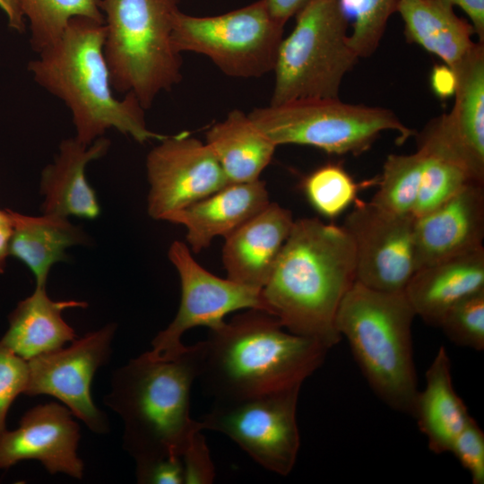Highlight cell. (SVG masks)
Segmentation results:
<instances>
[{
    "mask_svg": "<svg viewBox=\"0 0 484 484\" xmlns=\"http://www.w3.org/2000/svg\"><path fill=\"white\" fill-rule=\"evenodd\" d=\"M355 281L354 246L345 229L318 218L295 220L262 289L264 311L290 333L331 349L341 340L335 318Z\"/></svg>",
    "mask_w": 484,
    "mask_h": 484,
    "instance_id": "obj_1",
    "label": "cell"
},
{
    "mask_svg": "<svg viewBox=\"0 0 484 484\" xmlns=\"http://www.w3.org/2000/svg\"><path fill=\"white\" fill-rule=\"evenodd\" d=\"M201 345L198 379L214 402L301 385L322 366L329 350L317 340L290 333L260 309H248L210 329Z\"/></svg>",
    "mask_w": 484,
    "mask_h": 484,
    "instance_id": "obj_2",
    "label": "cell"
},
{
    "mask_svg": "<svg viewBox=\"0 0 484 484\" xmlns=\"http://www.w3.org/2000/svg\"><path fill=\"white\" fill-rule=\"evenodd\" d=\"M105 38V22L73 17L61 38L29 63L28 70L38 84L69 108L75 138L82 143H92L110 128L139 143L161 141L167 135L147 127L144 108L134 95L114 96Z\"/></svg>",
    "mask_w": 484,
    "mask_h": 484,
    "instance_id": "obj_3",
    "label": "cell"
},
{
    "mask_svg": "<svg viewBox=\"0 0 484 484\" xmlns=\"http://www.w3.org/2000/svg\"><path fill=\"white\" fill-rule=\"evenodd\" d=\"M201 365L200 341L168 360L143 353L114 372L104 402L123 419L124 447L135 462L181 457L203 429L190 416V392Z\"/></svg>",
    "mask_w": 484,
    "mask_h": 484,
    "instance_id": "obj_4",
    "label": "cell"
},
{
    "mask_svg": "<svg viewBox=\"0 0 484 484\" xmlns=\"http://www.w3.org/2000/svg\"><path fill=\"white\" fill-rule=\"evenodd\" d=\"M415 316L404 291H380L355 281L335 318L336 330L374 393L411 416L419 393L411 337Z\"/></svg>",
    "mask_w": 484,
    "mask_h": 484,
    "instance_id": "obj_5",
    "label": "cell"
},
{
    "mask_svg": "<svg viewBox=\"0 0 484 484\" xmlns=\"http://www.w3.org/2000/svg\"><path fill=\"white\" fill-rule=\"evenodd\" d=\"M104 55L114 90L132 93L149 108L181 78V56L172 41L178 0H101Z\"/></svg>",
    "mask_w": 484,
    "mask_h": 484,
    "instance_id": "obj_6",
    "label": "cell"
},
{
    "mask_svg": "<svg viewBox=\"0 0 484 484\" xmlns=\"http://www.w3.org/2000/svg\"><path fill=\"white\" fill-rule=\"evenodd\" d=\"M295 16L293 30L279 48L270 105L339 98L341 82L359 58L339 1L311 0Z\"/></svg>",
    "mask_w": 484,
    "mask_h": 484,
    "instance_id": "obj_7",
    "label": "cell"
},
{
    "mask_svg": "<svg viewBox=\"0 0 484 484\" xmlns=\"http://www.w3.org/2000/svg\"><path fill=\"white\" fill-rule=\"evenodd\" d=\"M248 116L276 146L308 145L337 155H359L385 131L396 132L400 143L414 134L390 109L339 98L294 99L256 108Z\"/></svg>",
    "mask_w": 484,
    "mask_h": 484,
    "instance_id": "obj_8",
    "label": "cell"
},
{
    "mask_svg": "<svg viewBox=\"0 0 484 484\" xmlns=\"http://www.w3.org/2000/svg\"><path fill=\"white\" fill-rule=\"evenodd\" d=\"M283 28L266 1L258 0L216 16H193L178 10L173 17L172 41L179 53L204 55L229 76L260 77L274 69Z\"/></svg>",
    "mask_w": 484,
    "mask_h": 484,
    "instance_id": "obj_9",
    "label": "cell"
},
{
    "mask_svg": "<svg viewBox=\"0 0 484 484\" xmlns=\"http://www.w3.org/2000/svg\"><path fill=\"white\" fill-rule=\"evenodd\" d=\"M300 388L214 402L201 420L203 428L226 435L262 467L287 476L300 446L296 416Z\"/></svg>",
    "mask_w": 484,
    "mask_h": 484,
    "instance_id": "obj_10",
    "label": "cell"
},
{
    "mask_svg": "<svg viewBox=\"0 0 484 484\" xmlns=\"http://www.w3.org/2000/svg\"><path fill=\"white\" fill-rule=\"evenodd\" d=\"M168 256L180 278L181 300L173 321L155 336L151 341L152 349L145 352L149 358L157 360L176 358L186 348L181 337L186 331L196 326L215 329L231 312L240 309L264 311L262 290L211 273L193 257L186 243L174 241Z\"/></svg>",
    "mask_w": 484,
    "mask_h": 484,
    "instance_id": "obj_11",
    "label": "cell"
},
{
    "mask_svg": "<svg viewBox=\"0 0 484 484\" xmlns=\"http://www.w3.org/2000/svg\"><path fill=\"white\" fill-rule=\"evenodd\" d=\"M116 328L115 324H108L76 338L67 348L29 359V379L24 394L53 396L65 403L91 431L108 432V421L95 406L91 388L96 371L109 359Z\"/></svg>",
    "mask_w": 484,
    "mask_h": 484,
    "instance_id": "obj_12",
    "label": "cell"
},
{
    "mask_svg": "<svg viewBox=\"0 0 484 484\" xmlns=\"http://www.w3.org/2000/svg\"><path fill=\"white\" fill-rule=\"evenodd\" d=\"M414 220L356 200L342 225L354 246L356 281L376 290L404 291L417 270Z\"/></svg>",
    "mask_w": 484,
    "mask_h": 484,
    "instance_id": "obj_13",
    "label": "cell"
},
{
    "mask_svg": "<svg viewBox=\"0 0 484 484\" xmlns=\"http://www.w3.org/2000/svg\"><path fill=\"white\" fill-rule=\"evenodd\" d=\"M146 172L147 212L157 220L229 185L211 148L187 132L160 141L147 155Z\"/></svg>",
    "mask_w": 484,
    "mask_h": 484,
    "instance_id": "obj_14",
    "label": "cell"
},
{
    "mask_svg": "<svg viewBox=\"0 0 484 484\" xmlns=\"http://www.w3.org/2000/svg\"><path fill=\"white\" fill-rule=\"evenodd\" d=\"M72 411L57 402L37 405L19 427L0 436V468L23 460H37L51 474L82 479L84 465L77 455L80 428Z\"/></svg>",
    "mask_w": 484,
    "mask_h": 484,
    "instance_id": "obj_15",
    "label": "cell"
},
{
    "mask_svg": "<svg viewBox=\"0 0 484 484\" xmlns=\"http://www.w3.org/2000/svg\"><path fill=\"white\" fill-rule=\"evenodd\" d=\"M416 271L483 246L484 184L470 183L413 227Z\"/></svg>",
    "mask_w": 484,
    "mask_h": 484,
    "instance_id": "obj_16",
    "label": "cell"
},
{
    "mask_svg": "<svg viewBox=\"0 0 484 484\" xmlns=\"http://www.w3.org/2000/svg\"><path fill=\"white\" fill-rule=\"evenodd\" d=\"M295 220L271 203L225 238L222 262L227 278L262 290L269 281Z\"/></svg>",
    "mask_w": 484,
    "mask_h": 484,
    "instance_id": "obj_17",
    "label": "cell"
},
{
    "mask_svg": "<svg viewBox=\"0 0 484 484\" xmlns=\"http://www.w3.org/2000/svg\"><path fill=\"white\" fill-rule=\"evenodd\" d=\"M110 143L104 136L89 145L75 137L61 142L54 162L46 166L41 173L39 192L43 195L41 211L44 214L89 220L99 217L100 206L86 179L85 168L91 161L105 156Z\"/></svg>",
    "mask_w": 484,
    "mask_h": 484,
    "instance_id": "obj_18",
    "label": "cell"
},
{
    "mask_svg": "<svg viewBox=\"0 0 484 484\" xmlns=\"http://www.w3.org/2000/svg\"><path fill=\"white\" fill-rule=\"evenodd\" d=\"M269 203L264 181L234 183L171 213L164 220L186 227L187 246L197 254L215 238L229 236Z\"/></svg>",
    "mask_w": 484,
    "mask_h": 484,
    "instance_id": "obj_19",
    "label": "cell"
},
{
    "mask_svg": "<svg viewBox=\"0 0 484 484\" xmlns=\"http://www.w3.org/2000/svg\"><path fill=\"white\" fill-rule=\"evenodd\" d=\"M484 289V247L419 269L404 289L416 316L438 326L463 298Z\"/></svg>",
    "mask_w": 484,
    "mask_h": 484,
    "instance_id": "obj_20",
    "label": "cell"
},
{
    "mask_svg": "<svg viewBox=\"0 0 484 484\" xmlns=\"http://www.w3.org/2000/svg\"><path fill=\"white\" fill-rule=\"evenodd\" d=\"M87 306L79 300H53L46 288L36 287L10 314L9 327L0 341L26 360L58 350L76 339L63 312Z\"/></svg>",
    "mask_w": 484,
    "mask_h": 484,
    "instance_id": "obj_21",
    "label": "cell"
},
{
    "mask_svg": "<svg viewBox=\"0 0 484 484\" xmlns=\"http://www.w3.org/2000/svg\"><path fill=\"white\" fill-rule=\"evenodd\" d=\"M6 211L11 225L10 255L30 270L36 287L46 288L51 267L67 261L68 247L90 243L85 231L68 218L44 213L29 216Z\"/></svg>",
    "mask_w": 484,
    "mask_h": 484,
    "instance_id": "obj_22",
    "label": "cell"
},
{
    "mask_svg": "<svg viewBox=\"0 0 484 484\" xmlns=\"http://www.w3.org/2000/svg\"><path fill=\"white\" fill-rule=\"evenodd\" d=\"M397 13L407 39L438 56L454 70L475 48V30L446 0H399Z\"/></svg>",
    "mask_w": 484,
    "mask_h": 484,
    "instance_id": "obj_23",
    "label": "cell"
},
{
    "mask_svg": "<svg viewBox=\"0 0 484 484\" xmlns=\"http://www.w3.org/2000/svg\"><path fill=\"white\" fill-rule=\"evenodd\" d=\"M413 417L435 454L451 451L457 436L471 418L452 381L451 361L441 346L426 372V387L419 392Z\"/></svg>",
    "mask_w": 484,
    "mask_h": 484,
    "instance_id": "obj_24",
    "label": "cell"
},
{
    "mask_svg": "<svg viewBox=\"0 0 484 484\" xmlns=\"http://www.w3.org/2000/svg\"><path fill=\"white\" fill-rule=\"evenodd\" d=\"M454 104L443 114L446 128L476 172L484 178V47L478 43L454 70Z\"/></svg>",
    "mask_w": 484,
    "mask_h": 484,
    "instance_id": "obj_25",
    "label": "cell"
},
{
    "mask_svg": "<svg viewBox=\"0 0 484 484\" xmlns=\"http://www.w3.org/2000/svg\"><path fill=\"white\" fill-rule=\"evenodd\" d=\"M205 138L229 184L259 179L277 147L248 115L238 109L231 110L211 126Z\"/></svg>",
    "mask_w": 484,
    "mask_h": 484,
    "instance_id": "obj_26",
    "label": "cell"
},
{
    "mask_svg": "<svg viewBox=\"0 0 484 484\" xmlns=\"http://www.w3.org/2000/svg\"><path fill=\"white\" fill-rule=\"evenodd\" d=\"M30 22V45L40 53L63 35L68 22L76 16L105 22L101 0H17Z\"/></svg>",
    "mask_w": 484,
    "mask_h": 484,
    "instance_id": "obj_27",
    "label": "cell"
},
{
    "mask_svg": "<svg viewBox=\"0 0 484 484\" xmlns=\"http://www.w3.org/2000/svg\"><path fill=\"white\" fill-rule=\"evenodd\" d=\"M423 163L424 155L419 148L411 154L388 155L377 182L378 189L369 202L390 213L413 216Z\"/></svg>",
    "mask_w": 484,
    "mask_h": 484,
    "instance_id": "obj_28",
    "label": "cell"
},
{
    "mask_svg": "<svg viewBox=\"0 0 484 484\" xmlns=\"http://www.w3.org/2000/svg\"><path fill=\"white\" fill-rule=\"evenodd\" d=\"M362 186L341 165L329 163L316 169L305 178L303 190L318 213L333 219L356 202Z\"/></svg>",
    "mask_w": 484,
    "mask_h": 484,
    "instance_id": "obj_29",
    "label": "cell"
},
{
    "mask_svg": "<svg viewBox=\"0 0 484 484\" xmlns=\"http://www.w3.org/2000/svg\"><path fill=\"white\" fill-rule=\"evenodd\" d=\"M347 19L354 22L349 44L358 57L371 56L377 48L387 22L397 11L399 0H338Z\"/></svg>",
    "mask_w": 484,
    "mask_h": 484,
    "instance_id": "obj_30",
    "label": "cell"
},
{
    "mask_svg": "<svg viewBox=\"0 0 484 484\" xmlns=\"http://www.w3.org/2000/svg\"><path fill=\"white\" fill-rule=\"evenodd\" d=\"M439 327L456 345L478 351L484 350V289L454 304Z\"/></svg>",
    "mask_w": 484,
    "mask_h": 484,
    "instance_id": "obj_31",
    "label": "cell"
},
{
    "mask_svg": "<svg viewBox=\"0 0 484 484\" xmlns=\"http://www.w3.org/2000/svg\"><path fill=\"white\" fill-rule=\"evenodd\" d=\"M28 379V360L0 341V436L6 431L7 411L15 398L24 393Z\"/></svg>",
    "mask_w": 484,
    "mask_h": 484,
    "instance_id": "obj_32",
    "label": "cell"
},
{
    "mask_svg": "<svg viewBox=\"0 0 484 484\" xmlns=\"http://www.w3.org/2000/svg\"><path fill=\"white\" fill-rule=\"evenodd\" d=\"M450 452L470 473L473 484L484 483V433L472 417L454 441Z\"/></svg>",
    "mask_w": 484,
    "mask_h": 484,
    "instance_id": "obj_33",
    "label": "cell"
},
{
    "mask_svg": "<svg viewBox=\"0 0 484 484\" xmlns=\"http://www.w3.org/2000/svg\"><path fill=\"white\" fill-rule=\"evenodd\" d=\"M185 484H211L215 471L205 437L197 432L181 455Z\"/></svg>",
    "mask_w": 484,
    "mask_h": 484,
    "instance_id": "obj_34",
    "label": "cell"
},
{
    "mask_svg": "<svg viewBox=\"0 0 484 484\" xmlns=\"http://www.w3.org/2000/svg\"><path fill=\"white\" fill-rule=\"evenodd\" d=\"M136 478L143 484L184 483L181 457L168 456L136 462Z\"/></svg>",
    "mask_w": 484,
    "mask_h": 484,
    "instance_id": "obj_35",
    "label": "cell"
},
{
    "mask_svg": "<svg viewBox=\"0 0 484 484\" xmlns=\"http://www.w3.org/2000/svg\"><path fill=\"white\" fill-rule=\"evenodd\" d=\"M453 6H459L469 17L471 23L479 38V42L484 40V0H446Z\"/></svg>",
    "mask_w": 484,
    "mask_h": 484,
    "instance_id": "obj_36",
    "label": "cell"
},
{
    "mask_svg": "<svg viewBox=\"0 0 484 484\" xmlns=\"http://www.w3.org/2000/svg\"><path fill=\"white\" fill-rule=\"evenodd\" d=\"M431 85L440 98H448L454 94L456 78L454 71L447 65H437L431 74Z\"/></svg>",
    "mask_w": 484,
    "mask_h": 484,
    "instance_id": "obj_37",
    "label": "cell"
},
{
    "mask_svg": "<svg viewBox=\"0 0 484 484\" xmlns=\"http://www.w3.org/2000/svg\"><path fill=\"white\" fill-rule=\"evenodd\" d=\"M272 17L284 24L311 0H265Z\"/></svg>",
    "mask_w": 484,
    "mask_h": 484,
    "instance_id": "obj_38",
    "label": "cell"
},
{
    "mask_svg": "<svg viewBox=\"0 0 484 484\" xmlns=\"http://www.w3.org/2000/svg\"><path fill=\"white\" fill-rule=\"evenodd\" d=\"M0 8L5 13L8 25L19 33L25 30L24 16L17 0H0Z\"/></svg>",
    "mask_w": 484,
    "mask_h": 484,
    "instance_id": "obj_39",
    "label": "cell"
},
{
    "mask_svg": "<svg viewBox=\"0 0 484 484\" xmlns=\"http://www.w3.org/2000/svg\"><path fill=\"white\" fill-rule=\"evenodd\" d=\"M11 237L10 221L0 225V273H3L6 264L7 256L10 255L9 244Z\"/></svg>",
    "mask_w": 484,
    "mask_h": 484,
    "instance_id": "obj_40",
    "label": "cell"
},
{
    "mask_svg": "<svg viewBox=\"0 0 484 484\" xmlns=\"http://www.w3.org/2000/svg\"><path fill=\"white\" fill-rule=\"evenodd\" d=\"M7 222H9V217L6 209H0V225Z\"/></svg>",
    "mask_w": 484,
    "mask_h": 484,
    "instance_id": "obj_41",
    "label": "cell"
}]
</instances>
